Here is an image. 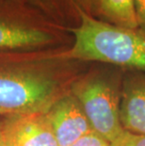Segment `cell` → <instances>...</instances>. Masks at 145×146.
<instances>
[{
	"label": "cell",
	"mask_w": 145,
	"mask_h": 146,
	"mask_svg": "<svg viewBox=\"0 0 145 146\" xmlns=\"http://www.w3.org/2000/svg\"><path fill=\"white\" fill-rule=\"evenodd\" d=\"M63 48L0 52V108L11 114L45 113L70 92L89 63L62 58Z\"/></svg>",
	"instance_id": "6da1fadb"
},
{
	"label": "cell",
	"mask_w": 145,
	"mask_h": 146,
	"mask_svg": "<svg viewBox=\"0 0 145 146\" xmlns=\"http://www.w3.org/2000/svg\"><path fill=\"white\" fill-rule=\"evenodd\" d=\"M76 9L78 24L68 29L73 42L61 50V57L145 73V30L114 26Z\"/></svg>",
	"instance_id": "7a4b0ae2"
},
{
	"label": "cell",
	"mask_w": 145,
	"mask_h": 146,
	"mask_svg": "<svg viewBox=\"0 0 145 146\" xmlns=\"http://www.w3.org/2000/svg\"><path fill=\"white\" fill-rule=\"evenodd\" d=\"M124 70L103 63H92L71 87L92 131L113 143L124 131L120 110Z\"/></svg>",
	"instance_id": "3957f363"
},
{
	"label": "cell",
	"mask_w": 145,
	"mask_h": 146,
	"mask_svg": "<svg viewBox=\"0 0 145 146\" xmlns=\"http://www.w3.org/2000/svg\"><path fill=\"white\" fill-rule=\"evenodd\" d=\"M69 27L56 23L27 0H0V52H34L66 47Z\"/></svg>",
	"instance_id": "277c9868"
},
{
	"label": "cell",
	"mask_w": 145,
	"mask_h": 146,
	"mask_svg": "<svg viewBox=\"0 0 145 146\" xmlns=\"http://www.w3.org/2000/svg\"><path fill=\"white\" fill-rule=\"evenodd\" d=\"M0 131L6 146H60L45 113L9 114Z\"/></svg>",
	"instance_id": "5b68a950"
},
{
	"label": "cell",
	"mask_w": 145,
	"mask_h": 146,
	"mask_svg": "<svg viewBox=\"0 0 145 146\" xmlns=\"http://www.w3.org/2000/svg\"><path fill=\"white\" fill-rule=\"evenodd\" d=\"M60 146H71L92 131L81 106L68 92L45 112Z\"/></svg>",
	"instance_id": "8992f818"
},
{
	"label": "cell",
	"mask_w": 145,
	"mask_h": 146,
	"mask_svg": "<svg viewBox=\"0 0 145 146\" xmlns=\"http://www.w3.org/2000/svg\"><path fill=\"white\" fill-rule=\"evenodd\" d=\"M120 116L124 130L145 135V73L124 71Z\"/></svg>",
	"instance_id": "52a82bcc"
},
{
	"label": "cell",
	"mask_w": 145,
	"mask_h": 146,
	"mask_svg": "<svg viewBox=\"0 0 145 146\" xmlns=\"http://www.w3.org/2000/svg\"><path fill=\"white\" fill-rule=\"evenodd\" d=\"M92 17L114 26L138 27L135 0H95Z\"/></svg>",
	"instance_id": "ba28073f"
},
{
	"label": "cell",
	"mask_w": 145,
	"mask_h": 146,
	"mask_svg": "<svg viewBox=\"0 0 145 146\" xmlns=\"http://www.w3.org/2000/svg\"><path fill=\"white\" fill-rule=\"evenodd\" d=\"M30 4L55 21L56 23L66 27L70 21H75L78 24L79 15L76 5L73 0H27Z\"/></svg>",
	"instance_id": "9c48e42d"
},
{
	"label": "cell",
	"mask_w": 145,
	"mask_h": 146,
	"mask_svg": "<svg viewBox=\"0 0 145 146\" xmlns=\"http://www.w3.org/2000/svg\"><path fill=\"white\" fill-rule=\"evenodd\" d=\"M112 146H145V135L135 134L124 130L111 144Z\"/></svg>",
	"instance_id": "30bf717a"
},
{
	"label": "cell",
	"mask_w": 145,
	"mask_h": 146,
	"mask_svg": "<svg viewBox=\"0 0 145 146\" xmlns=\"http://www.w3.org/2000/svg\"><path fill=\"white\" fill-rule=\"evenodd\" d=\"M71 146H112L111 143L98 135L97 133L91 131L86 136L82 137L77 141Z\"/></svg>",
	"instance_id": "8fae6325"
},
{
	"label": "cell",
	"mask_w": 145,
	"mask_h": 146,
	"mask_svg": "<svg viewBox=\"0 0 145 146\" xmlns=\"http://www.w3.org/2000/svg\"><path fill=\"white\" fill-rule=\"evenodd\" d=\"M138 27L145 30V0H135Z\"/></svg>",
	"instance_id": "7c38bea8"
},
{
	"label": "cell",
	"mask_w": 145,
	"mask_h": 146,
	"mask_svg": "<svg viewBox=\"0 0 145 146\" xmlns=\"http://www.w3.org/2000/svg\"><path fill=\"white\" fill-rule=\"evenodd\" d=\"M73 3L86 13L92 16L95 0H73Z\"/></svg>",
	"instance_id": "4fadbf2b"
},
{
	"label": "cell",
	"mask_w": 145,
	"mask_h": 146,
	"mask_svg": "<svg viewBox=\"0 0 145 146\" xmlns=\"http://www.w3.org/2000/svg\"><path fill=\"white\" fill-rule=\"evenodd\" d=\"M0 146H6L5 141H4V139H3V137L1 134V131H0Z\"/></svg>",
	"instance_id": "5bb4252c"
},
{
	"label": "cell",
	"mask_w": 145,
	"mask_h": 146,
	"mask_svg": "<svg viewBox=\"0 0 145 146\" xmlns=\"http://www.w3.org/2000/svg\"><path fill=\"white\" fill-rule=\"evenodd\" d=\"M9 114H11V113L8 112V111L4 110H1V108H0V115H9Z\"/></svg>",
	"instance_id": "9a60e30c"
}]
</instances>
